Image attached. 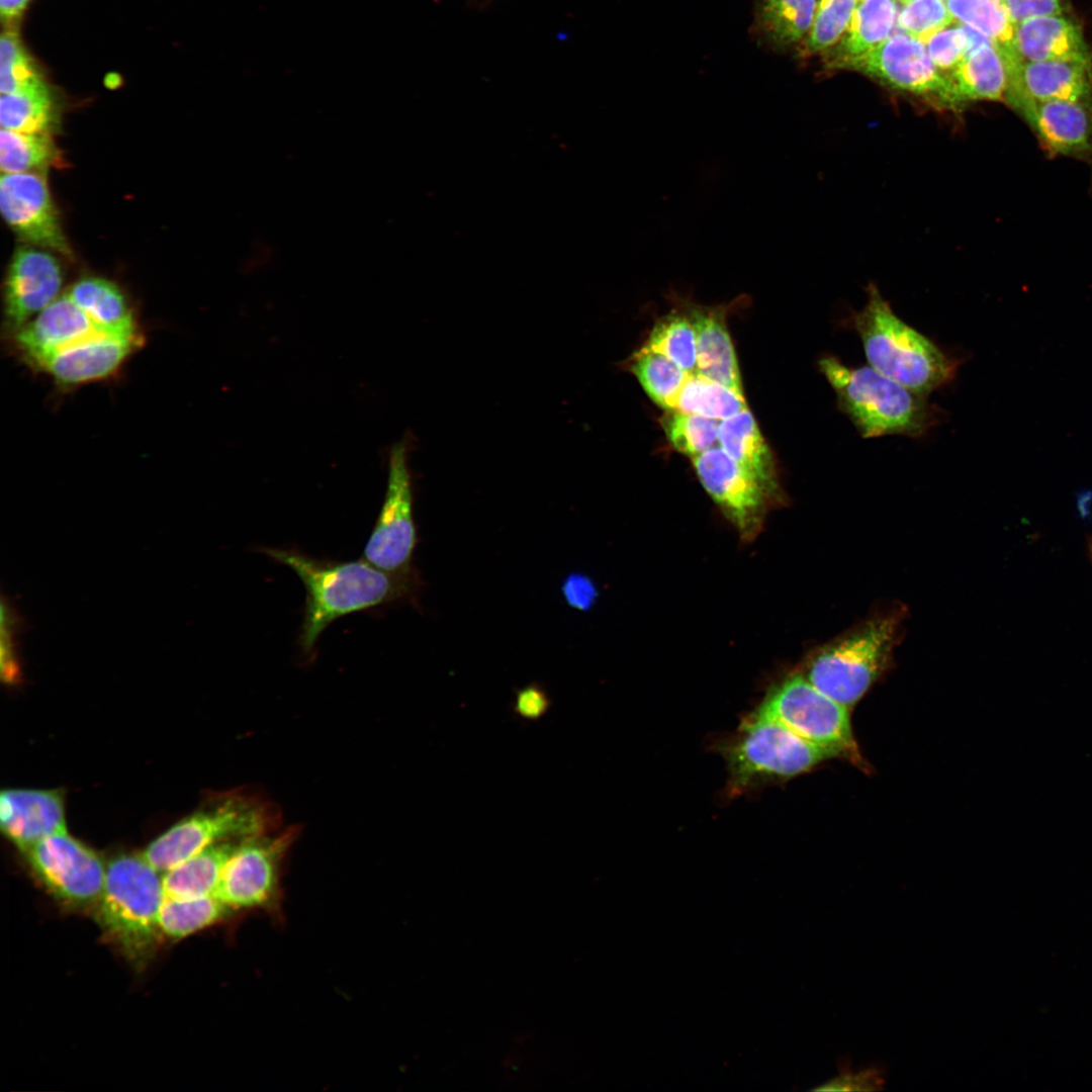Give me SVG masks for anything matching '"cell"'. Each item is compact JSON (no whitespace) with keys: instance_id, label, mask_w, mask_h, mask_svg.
Returning <instances> with one entry per match:
<instances>
[{"instance_id":"obj_1","label":"cell","mask_w":1092,"mask_h":1092,"mask_svg":"<svg viewBox=\"0 0 1092 1092\" xmlns=\"http://www.w3.org/2000/svg\"><path fill=\"white\" fill-rule=\"evenodd\" d=\"M260 552L289 567L304 585L306 597L298 645L307 655L337 619L405 599L413 595L418 582L414 571H386L364 558L332 561L294 548L264 547Z\"/></svg>"},{"instance_id":"obj_42","label":"cell","mask_w":1092,"mask_h":1092,"mask_svg":"<svg viewBox=\"0 0 1092 1092\" xmlns=\"http://www.w3.org/2000/svg\"><path fill=\"white\" fill-rule=\"evenodd\" d=\"M849 1059L838 1061V1075L818 1087L814 1091H877L883 1089L885 1084L884 1070L872 1066L853 1073L850 1070Z\"/></svg>"},{"instance_id":"obj_32","label":"cell","mask_w":1092,"mask_h":1092,"mask_svg":"<svg viewBox=\"0 0 1092 1092\" xmlns=\"http://www.w3.org/2000/svg\"><path fill=\"white\" fill-rule=\"evenodd\" d=\"M60 162V153L49 133L21 132L1 128L0 167L2 173H42Z\"/></svg>"},{"instance_id":"obj_27","label":"cell","mask_w":1092,"mask_h":1092,"mask_svg":"<svg viewBox=\"0 0 1092 1092\" xmlns=\"http://www.w3.org/2000/svg\"><path fill=\"white\" fill-rule=\"evenodd\" d=\"M894 0H859L842 39L829 55V66L840 68L889 37L896 18Z\"/></svg>"},{"instance_id":"obj_8","label":"cell","mask_w":1092,"mask_h":1092,"mask_svg":"<svg viewBox=\"0 0 1092 1092\" xmlns=\"http://www.w3.org/2000/svg\"><path fill=\"white\" fill-rule=\"evenodd\" d=\"M756 712L782 722L833 758L868 769L854 739L849 709L821 693L801 672L772 688Z\"/></svg>"},{"instance_id":"obj_14","label":"cell","mask_w":1092,"mask_h":1092,"mask_svg":"<svg viewBox=\"0 0 1092 1092\" xmlns=\"http://www.w3.org/2000/svg\"><path fill=\"white\" fill-rule=\"evenodd\" d=\"M1011 108L1025 121L1046 156L1092 166V102L1025 100Z\"/></svg>"},{"instance_id":"obj_7","label":"cell","mask_w":1092,"mask_h":1092,"mask_svg":"<svg viewBox=\"0 0 1092 1092\" xmlns=\"http://www.w3.org/2000/svg\"><path fill=\"white\" fill-rule=\"evenodd\" d=\"M723 753L734 792L760 781L794 778L833 758L782 722L756 711L745 719L738 736Z\"/></svg>"},{"instance_id":"obj_24","label":"cell","mask_w":1092,"mask_h":1092,"mask_svg":"<svg viewBox=\"0 0 1092 1092\" xmlns=\"http://www.w3.org/2000/svg\"><path fill=\"white\" fill-rule=\"evenodd\" d=\"M244 839L233 838L212 843L163 873L165 897L192 898L214 895L228 861Z\"/></svg>"},{"instance_id":"obj_46","label":"cell","mask_w":1092,"mask_h":1092,"mask_svg":"<svg viewBox=\"0 0 1092 1092\" xmlns=\"http://www.w3.org/2000/svg\"><path fill=\"white\" fill-rule=\"evenodd\" d=\"M29 0H0V12L2 19L7 23L14 22L25 10Z\"/></svg>"},{"instance_id":"obj_23","label":"cell","mask_w":1092,"mask_h":1092,"mask_svg":"<svg viewBox=\"0 0 1092 1092\" xmlns=\"http://www.w3.org/2000/svg\"><path fill=\"white\" fill-rule=\"evenodd\" d=\"M948 76L961 105L978 100L1005 102L1009 68L993 40L968 53Z\"/></svg>"},{"instance_id":"obj_28","label":"cell","mask_w":1092,"mask_h":1092,"mask_svg":"<svg viewBox=\"0 0 1092 1092\" xmlns=\"http://www.w3.org/2000/svg\"><path fill=\"white\" fill-rule=\"evenodd\" d=\"M816 9V0H758L757 33L774 49L788 48L808 35Z\"/></svg>"},{"instance_id":"obj_26","label":"cell","mask_w":1092,"mask_h":1092,"mask_svg":"<svg viewBox=\"0 0 1092 1092\" xmlns=\"http://www.w3.org/2000/svg\"><path fill=\"white\" fill-rule=\"evenodd\" d=\"M718 443L731 458L770 491L776 489L772 455L748 408L720 421Z\"/></svg>"},{"instance_id":"obj_20","label":"cell","mask_w":1092,"mask_h":1092,"mask_svg":"<svg viewBox=\"0 0 1092 1092\" xmlns=\"http://www.w3.org/2000/svg\"><path fill=\"white\" fill-rule=\"evenodd\" d=\"M101 333L109 332L96 325L64 293L13 334V338L21 355L33 364L56 350Z\"/></svg>"},{"instance_id":"obj_2","label":"cell","mask_w":1092,"mask_h":1092,"mask_svg":"<svg viewBox=\"0 0 1092 1092\" xmlns=\"http://www.w3.org/2000/svg\"><path fill=\"white\" fill-rule=\"evenodd\" d=\"M836 396L837 408L864 439L889 435L920 438L943 418L944 412L873 367H851L835 355L818 360Z\"/></svg>"},{"instance_id":"obj_47","label":"cell","mask_w":1092,"mask_h":1092,"mask_svg":"<svg viewBox=\"0 0 1092 1092\" xmlns=\"http://www.w3.org/2000/svg\"><path fill=\"white\" fill-rule=\"evenodd\" d=\"M900 1H901L902 3H906V4H907V3H910V2H912V1H914V0H900Z\"/></svg>"},{"instance_id":"obj_21","label":"cell","mask_w":1092,"mask_h":1092,"mask_svg":"<svg viewBox=\"0 0 1092 1092\" xmlns=\"http://www.w3.org/2000/svg\"><path fill=\"white\" fill-rule=\"evenodd\" d=\"M1013 47L1019 59L1026 62L1092 60L1082 25L1069 14L1016 23Z\"/></svg>"},{"instance_id":"obj_10","label":"cell","mask_w":1092,"mask_h":1092,"mask_svg":"<svg viewBox=\"0 0 1092 1092\" xmlns=\"http://www.w3.org/2000/svg\"><path fill=\"white\" fill-rule=\"evenodd\" d=\"M407 453L405 440L389 451L383 504L363 552V558L371 564L397 573L414 571L412 561L418 543Z\"/></svg>"},{"instance_id":"obj_19","label":"cell","mask_w":1092,"mask_h":1092,"mask_svg":"<svg viewBox=\"0 0 1092 1092\" xmlns=\"http://www.w3.org/2000/svg\"><path fill=\"white\" fill-rule=\"evenodd\" d=\"M0 821L7 838L25 852L41 839L66 830L63 798L57 791L4 790Z\"/></svg>"},{"instance_id":"obj_38","label":"cell","mask_w":1092,"mask_h":1092,"mask_svg":"<svg viewBox=\"0 0 1092 1092\" xmlns=\"http://www.w3.org/2000/svg\"><path fill=\"white\" fill-rule=\"evenodd\" d=\"M859 0H821L807 35V53L824 52L847 29Z\"/></svg>"},{"instance_id":"obj_34","label":"cell","mask_w":1092,"mask_h":1092,"mask_svg":"<svg viewBox=\"0 0 1092 1092\" xmlns=\"http://www.w3.org/2000/svg\"><path fill=\"white\" fill-rule=\"evenodd\" d=\"M945 3L953 18L989 37L1006 56L1018 57L1013 47L1015 25L1002 0H945Z\"/></svg>"},{"instance_id":"obj_3","label":"cell","mask_w":1092,"mask_h":1092,"mask_svg":"<svg viewBox=\"0 0 1092 1092\" xmlns=\"http://www.w3.org/2000/svg\"><path fill=\"white\" fill-rule=\"evenodd\" d=\"M867 291V303L852 315L851 326L869 365L926 396L949 384L962 361L901 320L875 285Z\"/></svg>"},{"instance_id":"obj_22","label":"cell","mask_w":1092,"mask_h":1092,"mask_svg":"<svg viewBox=\"0 0 1092 1092\" xmlns=\"http://www.w3.org/2000/svg\"><path fill=\"white\" fill-rule=\"evenodd\" d=\"M688 314L697 332V373L743 393L723 308L689 304Z\"/></svg>"},{"instance_id":"obj_37","label":"cell","mask_w":1092,"mask_h":1092,"mask_svg":"<svg viewBox=\"0 0 1092 1092\" xmlns=\"http://www.w3.org/2000/svg\"><path fill=\"white\" fill-rule=\"evenodd\" d=\"M40 74L26 54L17 32L8 27L0 39V91L15 93L42 82Z\"/></svg>"},{"instance_id":"obj_40","label":"cell","mask_w":1092,"mask_h":1092,"mask_svg":"<svg viewBox=\"0 0 1092 1092\" xmlns=\"http://www.w3.org/2000/svg\"><path fill=\"white\" fill-rule=\"evenodd\" d=\"M0 655L2 678L13 684L20 678L17 654V637L24 629V621L9 598H1Z\"/></svg>"},{"instance_id":"obj_29","label":"cell","mask_w":1092,"mask_h":1092,"mask_svg":"<svg viewBox=\"0 0 1092 1092\" xmlns=\"http://www.w3.org/2000/svg\"><path fill=\"white\" fill-rule=\"evenodd\" d=\"M1 128L34 133H51L57 111L48 84L42 81L15 93L1 94Z\"/></svg>"},{"instance_id":"obj_31","label":"cell","mask_w":1092,"mask_h":1092,"mask_svg":"<svg viewBox=\"0 0 1092 1092\" xmlns=\"http://www.w3.org/2000/svg\"><path fill=\"white\" fill-rule=\"evenodd\" d=\"M231 911L214 895L171 898L165 897L160 908L158 924L162 934L182 938L206 928L228 916Z\"/></svg>"},{"instance_id":"obj_18","label":"cell","mask_w":1092,"mask_h":1092,"mask_svg":"<svg viewBox=\"0 0 1092 1092\" xmlns=\"http://www.w3.org/2000/svg\"><path fill=\"white\" fill-rule=\"evenodd\" d=\"M1025 100L1092 102V60L1020 61L1009 66L1005 103Z\"/></svg>"},{"instance_id":"obj_30","label":"cell","mask_w":1092,"mask_h":1092,"mask_svg":"<svg viewBox=\"0 0 1092 1092\" xmlns=\"http://www.w3.org/2000/svg\"><path fill=\"white\" fill-rule=\"evenodd\" d=\"M746 408L743 393L695 373L689 376L670 410L723 421Z\"/></svg>"},{"instance_id":"obj_16","label":"cell","mask_w":1092,"mask_h":1092,"mask_svg":"<svg viewBox=\"0 0 1092 1092\" xmlns=\"http://www.w3.org/2000/svg\"><path fill=\"white\" fill-rule=\"evenodd\" d=\"M63 272L49 252L19 248L8 268L4 312L9 332L15 334L60 295Z\"/></svg>"},{"instance_id":"obj_36","label":"cell","mask_w":1092,"mask_h":1092,"mask_svg":"<svg viewBox=\"0 0 1092 1092\" xmlns=\"http://www.w3.org/2000/svg\"><path fill=\"white\" fill-rule=\"evenodd\" d=\"M720 421L698 414L667 410L661 426L671 446L692 459L718 443Z\"/></svg>"},{"instance_id":"obj_44","label":"cell","mask_w":1092,"mask_h":1092,"mask_svg":"<svg viewBox=\"0 0 1092 1092\" xmlns=\"http://www.w3.org/2000/svg\"><path fill=\"white\" fill-rule=\"evenodd\" d=\"M1002 1L1014 25L1033 17L1069 14L1071 10V0Z\"/></svg>"},{"instance_id":"obj_13","label":"cell","mask_w":1092,"mask_h":1092,"mask_svg":"<svg viewBox=\"0 0 1092 1092\" xmlns=\"http://www.w3.org/2000/svg\"><path fill=\"white\" fill-rule=\"evenodd\" d=\"M0 206L7 224L23 241L72 258L46 174L2 173Z\"/></svg>"},{"instance_id":"obj_25","label":"cell","mask_w":1092,"mask_h":1092,"mask_svg":"<svg viewBox=\"0 0 1092 1092\" xmlns=\"http://www.w3.org/2000/svg\"><path fill=\"white\" fill-rule=\"evenodd\" d=\"M66 293L101 329L115 335L141 336L126 297L113 282L84 277Z\"/></svg>"},{"instance_id":"obj_9","label":"cell","mask_w":1092,"mask_h":1092,"mask_svg":"<svg viewBox=\"0 0 1092 1092\" xmlns=\"http://www.w3.org/2000/svg\"><path fill=\"white\" fill-rule=\"evenodd\" d=\"M297 834L296 827H289L245 838L228 861L214 896L232 910L274 908L283 859Z\"/></svg>"},{"instance_id":"obj_17","label":"cell","mask_w":1092,"mask_h":1092,"mask_svg":"<svg viewBox=\"0 0 1092 1092\" xmlns=\"http://www.w3.org/2000/svg\"><path fill=\"white\" fill-rule=\"evenodd\" d=\"M142 337L101 333L56 350L32 365L66 385L100 380L114 373L140 346Z\"/></svg>"},{"instance_id":"obj_4","label":"cell","mask_w":1092,"mask_h":1092,"mask_svg":"<svg viewBox=\"0 0 1092 1092\" xmlns=\"http://www.w3.org/2000/svg\"><path fill=\"white\" fill-rule=\"evenodd\" d=\"M164 899L162 876L143 855L120 854L107 863L97 921L129 961L142 963L154 951Z\"/></svg>"},{"instance_id":"obj_12","label":"cell","mask_w":1092,"mask_h":1092,"mask_svg":"<svg viewBox=\"0 0 1092 1092\" xmlns=\"http://www.w3.org/2000/svg\"><path fill=\"white\" fill-rule=\"evenodd\" d=\"M24 853L38 879L58 899L74 906L96 905L106 866L67 830L41 839Z\"/></svg>"},{"instance_id":"obj_15","label":"cell","mask_w":1092,"mask_h":1092,"mask_svg":"<svg viewBox=\"0 0 1092 1092\" xmlns=\"http://www.w3.org/2000/svg\"><path fill=\"white\" fill-rule=\"evenodd\" d=\"M692 461L705 489L737 529L746 536L753 534L770 490L721 447H714Z\"/></svg>"},{"instance_id":"obj_33","label":"cell","mask_w":1092,"mask_h":1092,"mask_svg":"<svg viewBox=\"0 0 1092 1092\" xmlns=\"http://www.w3.org/2000/svg\"><path fill=\"white\" fill-rule=\"evenodd\" d=\"M630 369L648 396L666 411L671 408L691 375L671 359L646 345L633 355Z\"/></svg>"},{"instance_id":"obj_11","label":"cell","mask_w":1092,"mask_h":1092,"mask_svg":"<svg viewBox=\"0 0 1092 1092\" xmlns=\"http://www.w3.org/2000/svg\"><path fill=\"white\" fill-rule=\"evenodd\" d=\"M840 69L863 73L897 90L929 100L938 107L962 106L948 74L932 62L925 43L908 34H895L869 53L850 59Z\"/></svg>"},{"instance_id":"obj_43","label":"cell","mask_w":1092,"mask_h":1092,"mask_svg":"<svg viewBox=\"0 0 1092 1092\" xmlns=\"http://www.w3.org/2000/svg\"><path fill=\"white\" fill-rule=\"evenodd\" d=\"M550 707L551 699L548 693L537 682L529 684L516 692L513 710L521 720H540Z\"/></svg>"},{"instance_id":"obj_5","label":"cell","mask_w":1092,"mask_h":1092,"mask_svg":"<svg viewBox=\"0 0 1092 1092\" xmlns=\"http://www.w3.org/2000/svg\"><path fill=\"white\" fill-rule=\"evenodd\" d=\"M900 614L878 615L817 649L801 672L821 693L850 709L888 669Z\"/></svg>"},{"instance_id":"obj_39","label":"cell","mask_w":1092,"mask_h":1092,"mask_svg":"<svg viewBox=\"0 0 1092 1092\" xmlns=\"http://www.w3.org/2000/svg\"><path fill=\"white\" fill-rule=\"evenodd\" d=\"M952 21L945 0H914L907 3L898 17L900 28L923 43Z\"/></svg>"},{"instance_id":"obj_41","label":"cell","mask_w":1092,"mask_h":1092,"mask_svg":"<svg viewBox=\"0 0 1092 1092\" xmlns=\"http://www.w3.org/2000/svg\"><path fill=\"white\" fill-rule=\"evenodd\" d=\"M934 65L943 73H950L964 59L968 50L966 33L958 22L951 23L932 35L925 43Z\"/></svg>"},{"instance_id":"obj_45","label":"cell","mask_w":1092,"mask_h":1092,"mask_svg":"<svg viewBox=\"0 0 1092 1092\" xmlns=\"http://www.w3.org/2000/svg\"><path fill=\"white\" fill-rule=\"evenodd\" d=\"M561 593L566 604L580 612L590 610L599 596L594 580L581 572L569 573L563 580Z\"/></svg>"},{"instance_id":"obj_35","label":"cell","mask_w":1092,"mask_h":1092,"mask_svg":"<svg viewBox=\"0 0 1092 1092\" xmlns=\"http://www.w3.org/2000/svg\"><path fill=\"white\" fill-rule=\"evenodd\" d=\"M645 345L671 359L686 372L697 373V332L689 314L672 312L661 317Z\"/></svg>"},{"instance_id":"obj_6","label":"cell","mask_w":1092,"mask_h":1092,"mask_svg":"<svg viewBox=\"0 0 1092 1092\" xmlns=\"http://www.w3.org/2000/svg\"><path fill=\"white\" fill-rule=\"evenodd\" d=\"M277 824L276 809L266 801L250 794H226L172 826L142 855L163 874L212 843L274 831Z\"/></svg>"},{"instance_id":"obj_48","label":"cell","mask_w":1092,"mask_h":1092,"mask_svg":"<svg viewBox=\"0 0 1092 1092\" xmlns=\"http://www.w3.org/2000/svg\"><path fill=\"white\" fill-rule=\"evenodd\" d=\"M1091 552H1092V543H1091Z\"/></svg>"}]
</instances>
